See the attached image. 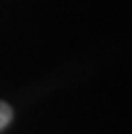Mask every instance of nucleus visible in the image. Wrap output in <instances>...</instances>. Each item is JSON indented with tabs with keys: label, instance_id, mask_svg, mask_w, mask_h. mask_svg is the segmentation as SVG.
I'll use <instances>...</instances> for the list:
<instances>
[{
	"label": "nucleus",
	"instance_id": "1",
	"mask_svg": "<svg viewBox=\"0 0 132 134\" xmlns=\"http://www.w3.org/2000/svg\"><path fill=\"white\" fill-rule=\"evenodd\" d=\"M10 120H12V109H10L6 103H2V100H0V130L4 128Z\"/></svg>",
	"mask_w": 132,
	"mask_h": 134
}]
</instances>
